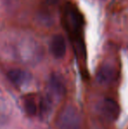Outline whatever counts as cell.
I'll return each instance as SVG.
<instances>
[{
	"label": "cell",
	"instance_id": "1",
	"mask_svg": "<svg viewBox=\"0 0 128 129\" xmlns=\"http://www.w3.org/2000/svg\"><path fill=\"white\" fill-rule=\"evenodd\" d=\"M62 21L64 29L72 41L75 54L79 56L84 55L85 48L82 36L84 26V18L74 4L67 3L64 5Z\"/></svg>",
	"mask_w": 128,
	"mask_h": 129
},
{
	"label": "cell",
	"instance_id": "2",
	"mask_svg": "<svg viewBox=\"0 0 128 129\" xmlns=\"http://www.w3.org/2000/svg\"><path fill=\"white\" fill-rule=\"evenodd\" d=\"M58 129H81L82 118L78 110L72 105H66L59 112L56 118Z\"/></svg>",
	"mask_w": 128,
	"mask_h": 129
},
{
	"label": "cell",
	"instance_id": "3",
	"mask_svg": "<svg viewBox=\"0 0 128 129\" xmlns=\"http://www.w3.org/2000/svg\"><path fill=\"white\" fill-rule=\"evenodd\" d=\"M50 52L54 57L57 59H62L65 56L67 51V44L64 37L61 34L53 36L49 45Z\"/></svg>",
	"mask_w": 128,
	"mask_h": 129
},
{
	"label": "cell",
	"instance_id": "4",
	"mask_svg": "<svg viewBox=\"0 0 128 129\" xmlns=\"http://www.w3.org/2000/svg\"><path fill=\"white\" fill-rule=\"evenodd\" d=\"M117 77V70L112 65L104 64L98 69L97 72V80L103 84L112 83Z\"/></svg>",
	"mask_w": 128,
	"mask_h": 129
},
{
	"label": "cell",
	"instance_id": "5",
	"mask_svg": "<svg viewBox=\"0 0 128 129\" xmlns=\"http://www.w3.org/2000/svg\"><path fill=\"white\" fill-rule=\"evenodd\" d=\"M102 110L104 116L110 120H115L118 119L120 113V108L118 104L112 99H105L103 102Z\"/></svg>",
	"mask_w": 128,
	"mask_h": 129
},
{
	"label": "cell",
	"instance_id": "6",
	"mask_svg": "<svg viewBox=\"0 0 128 129\" xmlns=\"http://www.w3.org/2000/svg\"><path fill=\"white\" fill-rule=\"evenodd\" d=\"M8 79L16 86H21L29 80V74L20 69H12L7 73Z\"/></svg>",
	"mask_w": 128,
	"mask_h": 129
},
{
	"label": "cell",
	"instance_id": "7",
	"mask_svg": "<svg viewBox=\"0 0 128 129\" xmlns=\"http://www.w3.org/2000/svg\"><path fill=\"white\" fill-rule=\"evenodd\" d=\"M50 90L58 97H62L66 91L63 79L57 74H53L49 78Z\"/></svg>",
	"mask_w": 128,
	"mask_h": 129
},
{
	"label": "cell",
	"instance_id": "8",
	"mask_svg": "<svg viewBox=\"0 0 128 129\" xmlns=\"http://www.w3.org/2000/svg\"><path fill=\"white\" fill-rule=\"evenodd\" d=\"M25 110L26 113L30 116H34L37 112V105L35 104V101L32 99H26L25 100Z\"/></svg>",
	"mask_w": 128,
	"mask_h": 129
}]
</instances>
